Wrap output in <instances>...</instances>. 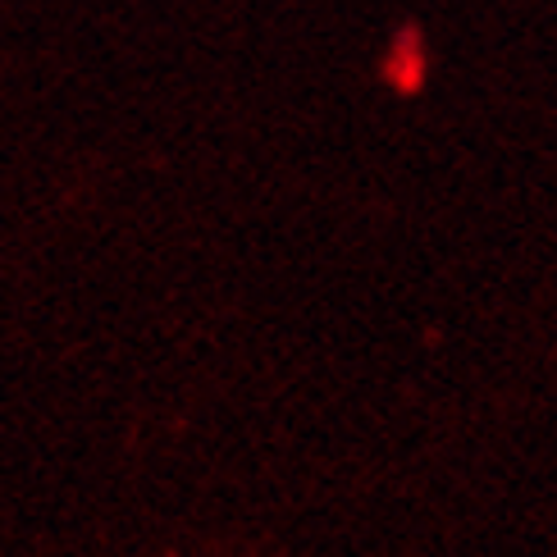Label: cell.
I'll return each mask as SVG.
<instances>
[{"label":"cell","instance_id":"obj_1","mask_svg":"<svg viewBox=\"0 0 557 557\" xmlns=\"http://www.w3.org/2000/svg\"><path fill=\"white\" fill-rule=\"evenodd\" d=\"M384 69H388V78H393V87H398V91H416V87H421V78H425V46H421V33L403 28L398 37H393Z\"/></svg>","mask_w":557,"mask_h":557}]
</instances>
